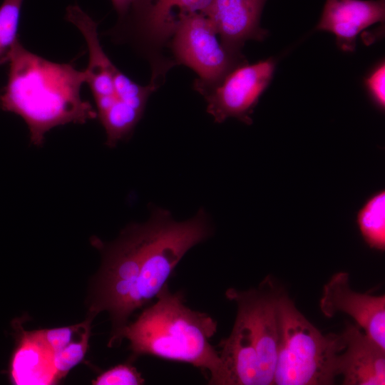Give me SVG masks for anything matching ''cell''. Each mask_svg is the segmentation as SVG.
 <instances>
[{"label": "cell", "instance_id": "obj_1", "mask_svg": "<svg viewBox=\"0 0 385 385\" xmlns=\"http://www.w3.org/2000/svg\"><path fill=\"white\" fill-rule=\"evenodd\" d=\"M8 62L0 107L23 118L32 144L41 145L46 133L55 127L83 124L97 117L92 105L81 96L85 70L47 60L25 48L19 39Z\"/></svg>", "mask_w": 385, "mask_h": 385}, {"label": "cell", "instance_id": "obj_2", "mask_svg": "<svg viewBox=\"0 0 385 385\" xmlns=\"http://www.w3.org/2000/svg\"><path fill=\"white\" fill-rule=\"evenodd\" d=\"M217 322L205 312L185 304L181 290L172 292L165 284L135 321L128 323L120 342L130 343L132 359L149 355L189 364L199 369L210 385H228L218 350L210 344Z\"/></svg>", "mask_w": 385, "mask_h": 385}, {"label": "cell", "instance_id": "obj_3", "mask_svg": "<svg viewBox=\"0 0 385 385\" xmlns=\"http://www.w3.org/2000/svg\"><path fill=\"white\" fill-rule=\"evenodd\" d=\"M279 343L273 384L330 385L338 376L342 334L324 335L279 289L277 298Z\"/></svg>", "mask_w": 385, "mask_h": 385}, {"label": "cell", "instance_id": "obj_4", "mask_svg": "<svg viewBox=\"0 0 385 385\" xmlns=\"http://www.w3.org/2000/svg\"><path fill=\"white\" fill-rule=\"evenodd\" d=\"M152 228L150 217L145 222L128 225L111 242L93 240L101 252L102 265L91 311L93 314L109 313L113 327L110 346L120 343V334L133 313V301Z\"/></svg>", "mask_w": 385, "mask_h": 385}, {"label": "cell", "instance_id": "obj_5", "mask_svg": "<svg viewBox=\"0 0 385 385\" xmlns=\"http://www.w3.org/2000/svg\"><path fill=\"white\" fill-rule=\"evenodd\" d=\"M211 1L135 0L118 19L113 34L127 36L148 61L150 81L160 84L165 73L175 66L164 53L175 31L191 15L205 14Z\"/></svg>", "mask_w": 385, "mask_h": 385}, {"label": "cell", "instance_id": "obj_6", "mask_svg": "<svg viewBox=\"0 0 385 385\" xmlns=\"http://www.w3.org/2000/svg\"><path fill=\"white\" fill-rule=\"evenodd\" d=\"M217 36L208 17L197 13L184 20L169 44L175 65L188 66L197 74L194 88L200 94L247 62L242 53L226 48Z\"/></svg>", "mask_w": 385, "mask_h": 385}, {"label": "cell", "instance_id": "obj_7", "mask_svg": "<svg viewBox=\"0 0 385 385\" xmlns=\"http://www.w3.org/2000/svg\"><path fill=\"white\" fill-rule=\"evenodd\" d=\"M275 65L270 58L235 68L217 85L202 94L207 102V112L218 123L235 118L250 124L251 114L272 78Z\"/></svg>", "mask_w": 385, "mask_h": 385}, {"label": "cell", "instance_id": "obj_8", "mask_svg": "<svg viewBox=\"0 0 385 385\" xmlns=\"http://www.w3.org/2000/svg\"><path fill=\"white\" fill-rule=\"evenodd\" d=\"M279 288L267 277L257 288H229L227 299L242 307L248 317L257 351L260 385L273 384L279 343L277 298Z\"/></svg>", "mask_w": 385, "mask_h": 385}, {"label": "cell", "instance_id": "obj_9", "mask_svg": "<svg viewBox=\"0 0 385 385\" xmlns=\"http://www.w3.org/2000/svg\"><path fill=\"white\" fill-rule=\"evenodd\" d=\"M319 307L328 318L339 312L348 314L369 337L385 349L384 294L374 296L353 291L349 273L340 272L324 286Z\"/></svg>", "mask_w": 385, "mask_h": 385}, {"label": "cell", "instance_id": "obj_10", "mask_svg": "<svg viewBox=\"0 0 385 385\" xmlns=\"http://www.w3.org/2000/svg\"><path fill=\"white\" fill-rule=\"evenodd\" d=\"M267 0H212L205 14L226 48L241 53L250 39L261 41L267 31L260 21Z\"/></svg>", "mask_w": 385, "mask_h": 385}, {"label": "cell", "instance_id": "obj_11", "mask_svg": "<svg viewBox=\"0 0 385 385\" xmlns=\"http://www.w3.org/2000/svg\"><path fill=\"white\" fill-rule=\"evenodd\" d=\"M344 349L337 359V375L344 385H384L385 349L361 331L356 324L346 322L342 333Z\"/></svg>", "mask_w": 385, "mask_h": 385}, {"label": "cell", "instance_id": "obj_12", "mask_svg": "<svg viewBox=\"0 0 385 385\" xmlns=\"http://www.w3.org/2000/svg\"><path fill=\"white\" fill-rule=\"evenodd\" d=\"M66 19L83 35L88 50V63L85 69L97 113L109 108L117 100L114 75L118 68L104 52L98 37L97 23L78 5L67 7Z\"/></svg>", "mask_w": 385, "mask_h": 385}, {"label": "cell", "instance_id": "obj_13", "mask_svg": "<svg viewBox=\"0 0 385 385\" xmlns=\"http://www.w3.org/2000/svg\"><path fill=\"white\" fill-rule=\"evenodd\" d=\"M384 17L383 0H327L317 29L334 34L342 50L353 51L359 33Z\"/></svg>", "mask_w": 385, "mask_h": 385}, {"label": "cell", "instance_id": "obj_14", "mask_svg": "<svg viewBox=\"0 0 385 385\" xmlns=\"http://www.w3.org/2000/svg\"><path fill=\"white\" fill-rule=\"evenodd\" d=\"M237 312L232 332L218 344L228 385H260L257 351L245 309Z\"/></svg>", "mask_w": 385, "mask_h": 385}, {"label": "cell", "instance_id": "obj_15", "mask_svg": "<svg viewBox=\"0 0 385 385\" xmlns=\"http://www.w3.org/2000/svg\"><path fill=\"white\" fill-rule=\"evenodd\" d=\"M10 377L16 385H48L58 381L53 352L34 332H23L10 364Z\"/></svg>", "mask_w": 385, "mask_h": 385}, {"label": "cell", "instance_id": "obj_16", "mask_svg": "<svg viewBox=\"0 0 385 385\" xmlns=\"http://www.w3.org/2000/svg\"><path fill=\"white\" fill-rule=\"evenodd\" d=\"M356 223L366 243L372 249L385 250V191L369 197L356 215Z\"/></svg>", "mask_w": 385, "mask_h": 385}, {"label": "cell", "instance_id": "obj_17", "mask_svg": "<svg viewBox=\"0 0 385 385\" xmlns=\"http://www.w3.org/2000/svg\"><path fill=\"white\" fill-rule=\"evenodd\" d=\"M24 0H3L0 6V65L8 62L18 40L17 32Z\"/></svg>", "mask_w": 385, "mask_h": 385}, {"label": "cell", "instance_id": "obj_18", "mask_svg": "<svg viewBox=\"0 0 385 385\" xmlns=\"http://www.w3.org/2000/svg\"><path fill=\"white\" fill-rule=\"evenodd\" d=\"M89 323L85 327L78 339L73 340L62 349L53 354V366L58 380L83 359L88 346Z\"/></svg>", "mask_w": 385, "mask_h": 385}, {"label": "cell", "instance_id": "obj_19", "mask_svg": "<svg viewBox=\"0 0 385 385\" xmlns=\"http://www.w3.org/2000/svg\"><path fill=\"white\" fill-rule=\"evenodd\" d=\"M144 383L141 373L130 364L116 365L93 381L95 385H140Z\"/></svg>", "mask_w": 385, "mask_h": 385}, {"label": "cell", "instance_id": "obj_20", "mask_svg": "<svg viewBox=\"0 0 385 385\" xmlns=\"http://www.w3.org/2000/svg\"><path fill=\"white\" fill-rule=\"evenodd\" d=\"M83 323L66 327L36 330L43 343L53 354L62 349L73 340L74 335L81 329Z\"/></svg>", "mask_w": 385, "mask_h": 385}, {"label": "cell", "instance_id": "obj_21", "mask_svg": "<svg viewBox=\"0 0 385 385\" xmlns=\"http://www.w3.org/2000/svg\"><path fill=\"white\" fill-rule=\"evenodd\" d=\"M366 86L376 105L385 107V65L381 63L366 79Z\"/></svg>", "mask_w": 385, "mask_h": 385}, {"label": "cell", "instance_id": "obj_22", "mask_svg": "<svg viewBox=\"0 0 385 385\" xmlns=\"http://www.w3.org/2000/svg\"><path fill=\"white\" fill-rule=\"evenodd\" d=\"M135 0H111L114 9L118 15V19L123 17Z\"/></svg>", "mask_w": 385, "mask_h": 385}, {"label": "cell", "instance_id": "obj_23", "mask_svg": "<svg viewBox=\"0 0 385 385\" xmlns=\"http://www.w3.org/2000/svg\"><path fill=\"white\" fill-rule=\"evenodd\" d=\"M383 1H384V0H383Z\"/></svg>", "mask_w": 385, "mask_h": 385}]
</instances>
